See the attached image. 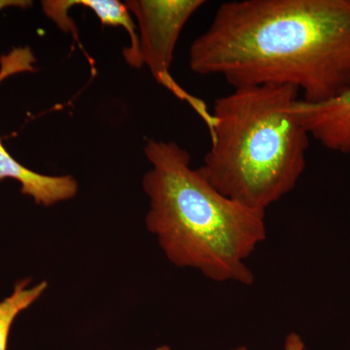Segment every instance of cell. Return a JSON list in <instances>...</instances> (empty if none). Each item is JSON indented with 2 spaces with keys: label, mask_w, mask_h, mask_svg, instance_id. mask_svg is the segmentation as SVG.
<instances>
[{
  "label": "cell",
  "mask_w": 350,
  "mask_h": 350,
  "mask_svg": "<svg viewBox=\"0 0 350 350\" xmlns=\"http://www.w3.org/2000/svg\"><path fill=\"white\" fill-rule=\"evenodd\" d=\"M190 68L234 88L291 85L322 103L350 89V0H234L190 48Z\"/></svg>",
  "instance_id": "6da1fadb"
},
{
  "label": "cell",
  "mask_w": 350,
  "mask_h": 350,
  "mask_svg": "<svg viewBox=\"0 0 350 350\" xmlns=\"http://www.w3.org/2000/svg\"><path fill=\"white\" fill-rule=\"evenodd\" d=\"M144 154L151 163L144 177L146 227L167 259L214 282L252 284L246 260L267 238L265 213L219 192L175 142L148 140Z\"/></svg>",
  "instance_id": "7a4b0ae2"
},
{
  "label": "cell",
  "mask_w": 350,
  "mask_h": 350,
  "mask_svg": "<svg viewBox=\"0 0 350 350\" xmlns=\"http://www.w3.org/2000/svg\"><path fill=\"white\" fill-rule=\"evenodd\" d=\"M291 85L234 88L214 103L211 146L200 174L226 197L266 213L306 167L310 133L295 114Z\"/></svg>",
  "instance_id": "3957f363"
},
{
  "label": "cell",
  "mask_w": 350,
  "mask_h": 350,
  "mask_svg": "<svg viewBox=\"0 0 350 350\" xmlns=\"http://www.w3.org/2000/svg\"><path fill=\"white\" fill-rule=\"evenodd\" d=\"M204 0H131L126 5L137 21L142 64L163 86L179 92L170 75L177 40Z\"/></svg>",
  "instance_id": "277c9868"
},
{
  "label": "cell",
  "mask_w": 350,
  "mask_h": 350,
  "mask_svg": "<svg viewBox=\"0 0 350 350\" xmlns=\"http://www.w3.org/2000/svg\"><path fill=\"white\" fill-rule=\"evenodd\" d=\"M34 62L29 48L14 49L0 59V82L10 75L34 71ZM4 179L19 182L21 192L44 206L72 199L78 192L77 181L72 176H51L27 169L10 155L0 140V182Z\"/></svg>",
  "instance_id": "5b68a950"
},
{
  "label": "cell",
  "mask_w": 350,
  "mask_h": 350,
  "mask_svg": "<svg viewBox=\"0 0 350 350\" xmlns=\"http://www.w3.org/2000/svg\"><path fill=\"white\" fill-rule=\"evenodd\" d=\"M294 111L310 137L324 147L350 153V89L326 103H308L299 100Z\"/></svg>",
  "instance_id": "8992f818"
},
{
  "label": "cell",
  "mask_w": 350,
  "mask_h": 350,
  "mask_svg": "<svg viewBox=\"0 0 350 350\" xmlns=\"http://www.w3.org/2000/svg\"><path fill=\"white\" fill-rule=\"evenodd\" d=\"M75 5L91 9L103 25L125 29L131 39L130 47L126 48L123 52L126 63L133 68H142L144 66L140 57L139 40L135 29L137 27L126 3H121L117 0H50L42 2L44 13L64 31H73L75 29L68 16L69 9Z\"/></svg>",
  "instance_id": "52a82bcc"
},
{
  "label": "cell",
  "mask_w": 350,
  "mask_h": 350,
  "mask_svg": "<svg viewBox=\"0 0 350 350\" xmlns=\"http://www.w3.org/2000/svg\"><path fill=\"white\" fill-rule=\"evenodd\" d=\"M47 286L46 282L32 284L29 278H23L15 283L8 296L0 300V350H7L14 321L42 296Z\"/></svg>",
  "instance_id": "ba28073f"
},
{
  "label": "cell",
  "mask_w": 350,
  "mask_h": 350,
  "mask_svg": "<svg viewBox=\"0 0 350 350\" xmlns=\"http://www.w3.org/2000/svg\"><path fill=\"white\" fill-rule=\"evenodd\" d=\"M231 350H248L246 347H241ZM284 350H306L305 342L300 335L297 333H290L285 340Z\"/></svg>",
  "instance_id": "9c48e42d"
},
{
  "label": "cell",
  "mask_w": 350,
  "mask_h": 350,
  "mask_svg": "<svg viewBox=\"0 0 350 350\" xmlns=\"http://www.w3.org/2000/svg\"><path fill=\"white\" fill-rule=\"evenodd\" d=\"M31 5V1L27 0H0V11L10 7H18V8H25Z\"/></svg>",
  "instance_id": "30bf717a"
},
{
  "label": "cell",
  "mask_w": 350,
  "mask_h": 350,
  "mask_svg": "<svg viewBox=\"0 0 350 350\" xmlns=\"http://www.w3.org/2000/svg\"><path fill=\"white\" fill-rule=\"evenodd\" d=\"M158 350H167V349H165V347H163V349H158Z\"/></svg>",
  "instance_id": "8fae6325"
}]
</instances>
